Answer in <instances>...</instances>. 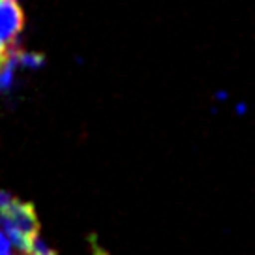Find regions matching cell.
Wrapping results in <instances>:
<instances>
[{"mask_svg":"<svg viewBox=\"0 0 255 255\" xmlns=\"http://www.w3.org/2000/svg\"><path fill=\"white\" fill-rule=\"evenodd\" d=\"M28 255H56V254L40 239V235H36L30 240V252H28Z\"/></svg>","mask_w":255,"mask_h":255,"instance_id":"obj_5","label":"cell"},{"mask_svg":"<svg viewBox=\"0 0 255 255\" xmlns=\"http://www.w3.org/2000/svg\"><path fill=\"white\" fill-rule=\"evenodd\" d=\"M24 28V11L17 0H0V41L15 45L17 36Z\"/></svg>","mask_w":255,"mask_h":255,"instance_id":"obj_2","label":"cell"},{"mask_svg":"<svg viewBox=\"0 0 255 255\" xmlns=\"http://www.w3.org/2000/svg\"><path fill=\"white\" fill-rule=\"evenodd\" d=\"M2 218L8 220L15 229H19L28 239L36 237L38 231H40V222H38L36 210H34L30 203L11 199L6 207L2 208Z\"/></svg>","mask_w":255,"mask_h":255,"instance_id":"obj_1","label":"cell"},{"mask_svg":"<svg viewBox=\"0 0 255 255\" xmlns=\"http://www.w3.org/2000/svg\"><path fill=\"white\" fill-rule=\"evenodd\" d=\"M2 225H4V233H6V237L9 239V242H13L21 252H24V254L28 255V252H30V240L28 237H24L23 233L19 231V229H15L11 223L8 222V220H4L2 218Z\"/></svg>","mask_w":255,"mask_h":255,"instance_id":"obj_3","label":"cell"},{"mask_svg":"<svg viewBox=\"0 0 255 255\" xmlns=\"http://www.w3.org/2000/svg\"><path fill=\"white\" fill-rule=\"evenodd\" d=\"M17 64H21L24 68H41L45 64V56L40 53H17Z\"/></svg>","mask_w":255,"mask_h":255,"instance_id":"obj_4","label":"cell"},{"mask_svg":"<svg viewBox=\"0 0 255 255\" xmlns=\"http://www.w3.org/2000/svg\"><path fill=\"white\" fill-rule=\"evenodd\" d=\"M6 56H8V45L0 41V66L4 64V60H6Z\"/></svg>","mask_w":255,"mask_h":255,"instance_id":"obj_6","label":"cell"}]
</instances>
